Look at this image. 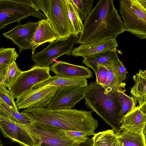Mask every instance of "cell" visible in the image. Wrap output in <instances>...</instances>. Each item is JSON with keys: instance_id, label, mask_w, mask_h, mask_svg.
<instances>
[{"instance_id": "1", "label": "cell", "mask_w": 146, "mask_h": 146, "mask_svg": "<svg viewBox=\"0 0 146 146\" xmlns=\"http://www.w3.org/2000/svg\"><path fill=\"white\" fill-rule=\"evenodd\" d=\"M84 21L76 43L116 39L125 31L123 21L112 0L99 1Z\"/></svg>"}, {"instance_id": "2", "label": "cell", "mask_w": 146, "mask_h": 146, "mask_svg": "<svg viewBox=\"0 0 146 146\" xmlns=\"http://www.w3.org/2000/svg\"><path fill=\"white\" fill-rule=\"evenodd\" d=\"M32 122L49 125L65 130L75 131L94 135L98 122L92 111L76 109L25 108L21 112Z\"/></svg>"}, {"instance_id": "3", "label": "cell", "mask_w": 146, "mask_h": 146, "mask_svg": "<svg viewBox=\"0 0 146 146\" xmlns=\"http://www.w3.org/2000/svg\"><path fill=\"white\" fill-rule=\"evenodd\" d=\"M84 98L86 108L96 112L119 135L121 132L118 118L121 106L119 91L105 88L96 81L85 87Z\"/></svg>"}, {"instance_id": "4", "label": "cell", "mask_w": 146, "mask_h": 146, "mask_svg": "<svg viewBox=\"0 0 146 146\" xmlns=\"http://www.w3.org/2000/svg\"><path fill=\"white\" fill-rule=\"evenodd\" d=\"M120 13L125 31L146 39V0H121Z\"/></svg>"}, {"instance_id": "5", "label": "cell", "mask_w": 146, "mask_h": 146, "mask_svg": "<svg viewBox=\"0 0 146 146\" xmlns=\"http://www.w3.org/2000/svg\"><path fill=\"white\" fill-rule=\"evenodd\" d=\"M46 16L60 39L72 35L65 0H33Z\"/></svg>"}, {"instance_id": "6", "label": "cell", "mask_w": 146, "mask_h": 146, "mask_svg": "<svg viewBox=\"0 0 146 146\" xmlns=\"http://www.w3.org/2000/svg\"><path fill=\"white\" fill-rule=\"evenodd\" d=\"M36 136L41 144L39 146H78L89 137H72L67 136L62 129L52 126L38 122L24 125Z\"/></svg>"}, {"instance_id": "7", "label": "cell", "mask_w": 146, "mask_h": 146, "mask_svg": "<svg viewBox=\"0 0 146 146\" xmlns=\"http://www.w3.org/2000/svg\"><path fill=\"white\" fill-rule=\"evenodd\" d=\"M39 10L33 0H0V30L29 17L42 19L45 16Z\"/></svg>"}, {"instance_id": "8", "label": "cell", "mask_w": 146, "mask_h": 146, "mask_svg": "<svg viewBox=\"0 0 146 146\" xmlns=\"http://www.w3.org/2000/svg\"><path fill=\"white\" fill-rule=\"evenodd\" d=\"M78 37L79 36L71 35L50 42L43 50L32 54L31 60L36 66L50 67L55 60L61 56L72 54L73 47Z\"/></svg>"}, {"instance_id": "9", "label": "cell", "mask_w": 146, "mask_h": 146, "mask_svg": "<svg viewBox=\"0 0 146 146\" xmlns=\"http://www.w3.org/2000/svg\"><path fill=\"white\" fill-rule=\"evenodd\" d=\"M0 129L4 137L23 146H36V137L23 125L11 119L0 109Z\"/></svg>"}, {"instance_id": "10", "label": "cell", "mask_w": 146, "mask_h": 146, "mask_svg": "<svg viewBox=\"0 0 146 146\" xmlns=\"http://www.w3.org/2000/svg\"><path fill=\"white\" fill-rule=\"evenodd\" d=\"M59 87L46 85L35 90H29L21 94L15 102L17 109L43 108L50 102Z\"/></svg>"}, {"instance_id": "11", "label": "cell", "mask_w": 146, "mask_h": 146, "mask_svg": "<svg viewBox=\"0 0 146 146\" xmlns=\"http://www.w3.org/2000/svg\"><path fill=\"white\" fill-rule=\"evenodd\" d=\"M50 71V67H42L35 66L28 70L22 71L9 90L14 98L17 99L21 94L36 84L50 77L51 76Z\"/></svg>"}, {"instance_id": "12", "label": "cell", "mask_w": 146, "mask_h": 146, "mask_svg": "<svg viewBox=\"0 0 146 146\" xmlns=\"http://www.w3.org/2000/svg\"><path fill=\"white\" fill-rule=\"evenodd\" d=\"M85 87L77 86L59 87L46 108L50 110L71 109L84 99Z\"/></svg>"}, {"instance_id": "13", "label": "cell", "mask_w": 146, "mask_h": 146, "mask_svg": "<svg viewBox=\"0 0 146 146\" xmlns=\"http://www.w3.org/2000/svg\"><path fill=\"white\" fill-rule=\"evenodd\" d=\"M38 24L39 21H29L23 25H21L19 21L15 27L3 35L18 47L20 53L25 49L31 48L32 39Z\"/></svg>"}, {"instance_id": "14", "label": "cell", "mask_w": 146, "mask_h": 146, "mask_svg": "<svg viewBox=\"0 0 146 146\" xmlns=\"http://www.w3.org/2000/svg\"><path fill=\"white\" fill-rule=\"evenodd\" d=\"M121 132L146 134V113L138 106L125 116L120 122Z\"/></svg>"}, {"instance_id": "15", "label": "cell", "mask_w": 146, "mask_h": 146, "mask_svg": "<svg viewBox=\"0 0 146 146\" xmlns=\"http://www.w3.org/2000/svg\"><path fill=\"white\" fill-rule=\"evenodd\" d=\"M50 71L55 75L68 78H83L92 76V72L87 67L70 64L66 62L57 61L50 67Z\"/></svg>"}, {"instance_id": "16", "label": "cell", "mask_w": 146, "mask_h": 146, "mask_svg": "<svg viewBox=\"0 0 146 146\" xmlns=\"http://www.w3.org/2000/svg\"><path fill=\"white\" fill-rule=\"evenodd\" d=\"M118 45L116 39H109L81 44L72 49V55L84 58L115 48Z\"/></svg>"}, {"instance_id": "17", "label": "cell", "mask_w": 146, "mask_h": 146, "mask_svg": "<svg viewBox=\"0 0 146 146\" xmlns=\"http://www.w3.org/2000/svg\"><path fill=\"white\" fill-rule=\"evenodd\" d=\"M60 39L47 19L39 21V24L34 33L31 44L32 54L36 49L45 42H50Z\"/></svg>"}, {"instance_id": "18", "label": "cell", "mask_w": 146, "mask_h": 146, "mask_svg": "<svg viewBox=\"0 0 146 146\" xmlns=\"http://www.w3.org/2000/svg\"><path fill=\"white\" fill-rule=\"evenodd\" d=\"M97 83L105 88H111L118 91L125 92L126 84L118 78L112 66H98L95 74Z\"/></svg>"}, {"instance_id": "19", "label": "cell", "mask_w": 146, "mask_h": 146, "mask_svg": "<svg viewBox=\"0 0 146 146\" xmlns=\"http://www.w3.org/2000/svg\"><path fill=\"white\" fill-rule=\"evenodd\" d=\"M116 48L84 58L82 63L91 68L96 74L98 66L102 65L106 67L112 66L113 63L118 57Z\"/></svg>"}, {"instance_id": "20", "label": "cell", "mask_w": 146, "mask_h": 146, "mask_svg": "<svg viewBox=\"0 0 146 146\" xmlns=\"http://www.w3.org/2000/svg\"><path fill=\"white\" fill-rule=\"evenodd\" d=\"M46 85H53L58 87L73 86L85 87L88 84L87 79L85 78H68L55 75L50 76L44 81L36 84L30 90H36Z\"/></svg>"}, {"instance_id": "21", "label": "cell", "mask_w": 146, "mask_h": 146, "mask_svg": "<svg viewBox=\"0 0 146 146\" xmlns=\"http://www.w3.org/2000/svg\"><path fill=\"white\" fill-rule=\"evenodd\" d=\"M133 78L135 84L131 88L130 92L139 103L140 108L146 105V70L140 69L134 75Z\"/></svg>"}, {"instance_id": "22", "label": "cell", "mask_w": 146, "mask_h": 146, "mask_svg": "<svg viewBox=\"0 0 146 146\" xmlns=\"http://www.w3.org/2000/svg\"><path fill=\"white\" fill-rule=\"evenodd\" d=\"M72 35L78 36L82 30L83 23L76 7L72 0H65Z\"/></svg>"}, {"instance_id": "23", "label": "cell", "mask_w": 146, "mask_h": 146, "mask_svg": "<svg viewBox=\"0 0 146 146\" xmlns=\"http://www.w3.org/2000/svg\"><path fill=\"white\" fill-rule=\"evenodd\" d=\"M145 134L121 132L117 137L123 146H146Z\"/></svg>"}, {"instance_id": "24", "label": "cell", "mask_w": 146, "mask_h": 146, "mask_svg": "<svg viewBox=\"0 0 146 146\" xmlns=\"http://www.w3.org/2000/svg\"><path fill=\"white\" fill-rule=\"evenodd\" d=\"M117 135L112 129H108L96 133L92 138L95 146H116Z\"/></svg>"}, {"instance_id": "25", "label": "cell", "mask_w": 146, "mask_h": 146, "mask_svg": "<svg viewBox=\"0 0 146 146\" xmlns=\"http://www.w3.org/2000/svg\"><path fill=\"white\" fill-rule=\"evenodd\" d=\"M121 110L119 114L118 121L120 122L124 117L131 111L136 107L137 101L133 97H130L125 92L119 91Z\"/></svg>"}, {"instance_id": "26", "label": "cell", "mask_w": 146, "mask_h": 146, "mask_svg": "<svg viewBox=\"0 0 146 146\" xmlns=\"http://www.w3.org/2000/svg\"><path fill=\"white\" fill-rule=\"evenodd\" d=\"M22 72L15 61L11 63L8 65L5 78L1 85L10 90Z\"/></svg>"}, {"instance_id": "27", "label": "cell", "mask_w": 146, "mask_h": 146, "mask_svg": "<svg viewBox=\"0 0 146 146\" xmlns=\"http://www.w3.org/2000/svg\"><path fill=\"white\" fill-rule=\"evenodd\" d=\"M0 109L7 114L11 119L18 123L27 125L32 123L31 121L25 115L21 112L15 111L0 101Z\"/></svg>"}, {"instance_id": "28", "label": "cell", "mask_w": 146, "mask_h": 146, "mask_svg": "<svg viewBox=\"0 0 146 146\" xmlns=\"http://www.w3.org/2000/svg\"><path fill=\"white\" fill-rule=\"evenodd\" d=\"M78 11L82 21L85 20L92 10L93 0H72Z\"/></svg>"}, {"instance_id": "29", "label": "cell", "mask_w": 146, "mask_h": 146, "mask_svg": "<svg viewBox=\"0 0 146 146\" xmlns=\"http://www.w3.org/2000/svg\"><path fill=\"white\" fill-rule=\"evenodd\" d=\"M19 54L14 48H0V66L4 64H9L17 60Z\"/></svg>"}, {"instance_id": "30", "label": "cell", "mask_w": 146, "mask_h": 146, "mask_svg": "<svg viewBox=\"0 0 146 146\" xmlns=\"http://www.w3.org/2000/svg\"><path fill=\"white\" fill-rule=\"evenodd\" d=\"M14 98L12 94L6 87L0 84V101L10 107L17 112H19Z\"/></svg>"}, {"instance_id": "31", "label": "cell", "mask_w": 146, "mask_h": 146, "mask_svg": "<svg viewBox=\"0 0 146 146\" xmlns=\"http://www.w3.org/2000/svg\"><path fill=\"white\" fill-rule=\"evenodd\" d=\"M113 67L117 76L121 81H124L128 72L123 63L117 57L113 64Z\"/></svg>"}, {"instance_id": "32", "label": "cell", "mask_w": 146, "mask_h": 146, "mask_svg": "<svg viewBox=\"0 0 146 146\" xmlns=\"http://www.w3.org/2000/svg\"><path fill=\"white\" fill-rule=\"evenodd\" d=\"M64 133L67 136L72 137H88L87 133L80 131L64 130Z\"/></svg>"}, {"instance_id": "33", "label": "cell", "mask_w": 146, "mask_h": 146, "mask_svg": "<svg viewBox=\"0 0 146 146\" xmlns=\"http://www.w3.org/2000/svg\"><path fill=\"white\" fill-rule=\"evenodd\" d=\"M9 64H4L0 66V84L3 82L5 78Z\"/></svg>"}, {"instance_id": "34", "label": "cell", "mask_w": 146, "mask_h": 146, "mask_svg": "<svg viewBox=\"0 0 146 146\" xmlns=\"http://www.w3.org/2000/svg\"><path fill=\"white\" fill-rule=\"evenodd\" d=\"M93 141L92 139L88 138L85 141L78 146H93Z\"/></svg>"}, {"instance_id": "35", "label": "cell", "mask_w": 146, "mask_h": 146, "mask_svg": "<svg viewBox=\"0 0 146 146\" xmlns=\"http://www.w3.org/2000/svg\"><path fill=\"white\" fill-rule=\"evenodd\" d=\"M116 146H123L120 140L117 137V135L116 138Z\"/></svg>"}, {"instance_id": "36", "label": "cell", "mask_w": 146, "mask_h": 146, "mask_svg": "<svg viewBox=\"0 0 146 146\" xmlns=\"http://www.w3.org/2000/svg\"><path fill=\"white\" fill-rule=\"evenodd\" d=\"M3 144L1 143V141L0 138V146H3Z\"/></svg>"}, {"instance_id": "37", "label": "cell", "mask_w": 146, "mask_h": 146, "mask_svg": "<svg viewBox=\"0 0 146 146\" xmlns=\"http://www.w3.org/2000/svg\"><path fill=\"white\" fill-rule=\"evenodd\" d=\"M93 146H95L94 145H93Z\"/></svg>"}]
</instances>
